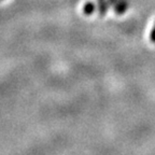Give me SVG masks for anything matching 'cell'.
Segmentation results:
<instances>
[{"label":"cell","mask_w":155,"mask_h":155,"mask_svg":"<svg viewBox=\"0 0 155 155\" xmlns=\"http://www.w3.org/2000/svg\"><path fill=\"white\" fill-rule=\"evenodd\" d=\"M151 40H152L153 42H155V26H154V28L152 29V31H151Z\"/></svg>","instance_id":"obj_4"},{"label":"cell","mask_w":155,"mask_h":155,"mask_svg":"<svg viewBox=\"0 0 155 155\" xmlns=\"http://www.w3.org/2000/svg\"><path fill=\"white\" fill-rule=\"evenodd\" d=\"M98 2V12H99L100 16H104L106 15L107 11H108V8H109V3H108V0H97Z\"/></svg>","instance_id":"obj_2"},{"label":"cell","mask_w":155,"mask_h":155,"mask_svg":"<svg viewBox=\"0 0 155 155\" xmlns=\"http://www.w3.org/2000/svg\"><path fill=\"white\" fill-rule=\"evenodd\" d=\"M95 10H96V5L92 1H87L83 5V13L85 15H92L95 12Z\"/></svg>","instance_id":"obj_3"},{"label":"cell","mask_w":155,"mask_h":155,"mask_svg":"<svg viewBox=\"0 0 155 155\" xmlns=\"http://www.w3.org/2000/svg\"><path fill=\"white\" fill-rule=\"evenodd\" d=\"M116 1L117 0H108V3H109V5H114L116 3Z\"/></svg>","instance_id":"obj_5"},{"label":"cell","mask_w":155,"mask_h":155,"mask_svg":"<svg viewBox=\"0 0 155 155\" xmlns=\"http://www.w3.org/2000/svg\"><path fill=\"white\" fill-rule=\"evenodd\" d=\"M113 7H114V12L116 14H123L126 10H127V8H128V3H127L126 0H117Z\"/></svg>","instance_id":"obj_1"}]
</instances>
